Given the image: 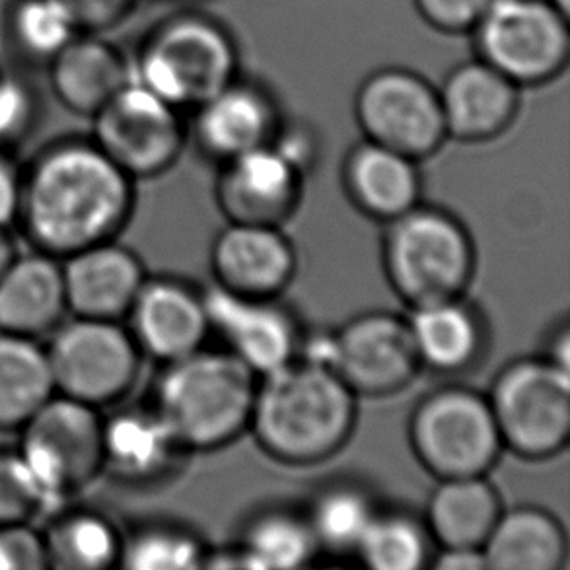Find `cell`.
I'll return each instance as SVG.
<instances>
[{
  "label": "cell",
  "instance_id": "obj_1",
  "mask_svg": "<svg viewBox=\"0 0 570 570\" xmlns=\"http://www.w3.org/2000/svg\"><path fill=\"white\" fill-rule=\"evenodd\" d=\"M132 207L135 179L94 140L57 142L20 179L18 216L33 246L55 259L116 238Z\"/></svg>",
  "mask_w": 570,
  "mask_h": 570
},
{
  "label": "cell",
  "instance_id": "obj_2",
  "mask_svg": "<svg viewBox=\"0 0 570 570\" xmlns=\"http://www.w3.org/2000/svg\"><path fill=\"white\" fill-rule=\"evenodd\" d=\"M358 397L335 372L294 358L257 379L249 434L288 468L330 462L353 439Z\"/></svg>",
  "mask_w": 570,
  "mask_h": 570
},
{
  "label": "cell",
  "instance_id": "obj_3",
  "mask_svg": "<svg viewBox=\"0 0 570 570\" xmlns=\"http://www.w3.org/2000/svg\"><path fill=\"white\" fill-rule=\"evenodd\" d=\"M163 366L153 407L187 454L223 450L249 431L257 376L226 348L203 347Z\"/></svg>",
  "mask_w": 570,
  "mask_h": 570
},
{
  "label": "cell",
  "instance_id": "obj_4",
  "mask_svg": "<svg viewBox=\"0 0 570 570\" xmlns=\"http://www.w3.org/2000/svg\"><path fill=\"white\" fill-rule=\"evenodd\" d=\"M380 259L385 281L409 309L465 296L478 271L468 226L423 200L385 223Z\"/></svg>",
  "mask_w": 570,
  "mask_h": 570
},
{
  "label": "cell",
  "instance_id": "obj_5",
  "mask_svg": "<svg viewBox=\"0 0 570 570\" xmlns=\"http://www.w3.org/2000/svg\"><path fill=\"white\" fill-rule=\"evenodd\" d=\"M20 455L43 514L55 517L104 468L98 409L55 393L20 426Z\"/></svg>",
  "mask_w": 570,
  "mask_h": 570
},
{
  "label": "cell",
  "instance_id": "obj_6",
  "mask_svg": "<svg viewBox=\"0 0 570 570\" xmlns=\"http://www.w3.org/2000/svg\"><path fill=\"white\" fill-rule=\"evenodd\" d=\"M129 69L131 80L181 111L197 108L236 80L238 57L223 26L205 16L184 14L158 26Z\"/></svg>",
  "mask_w": 570,
  "mask_h": 570
},
{
  "label": "cell",
  "instance_id": "obj_7",
  "mask_svg": "<svg viewBox=\"0 0 570 570\" xmlns=\"http://www.w3.org/2000/svg\"><path fill=\"white\" fill-rule=\"evenodd\" d=\"M407 439L434 481L489 478L504 452L487 393L465 385L426 393L409 415Z\"/></svg>",
  "mask_w": 570,
  "mask_h": 570
},
{
  "label": "cell",
  "instance_id": "obj_8",
  "mask_svg": "<svg viewBox=\"0 0 570 570\" xmlns=\"http://www.w3.org/2000/svg\"><path fill=\"white\" fill-rule=\"evenodd\" d=\"M487 400L510 454L546 462L569 446L570 371L546 356H525L502 366Z\"/></svg>",
  "mask_w": 570,
  "mask_h": 570
},
{
  "label": "cell",
  "instance_id": "obj_9",
  "mask_svg": "<svg viewBox=\"0 0 570 570\" xmlns=\"http://www.w3.org/2000/svg\"><path fill=\"white\" fill-rule=\"evenodd\" d=\"M473 33L479 59L520 88L548 82L569 62V18L556 0H491Z\"/></svg>",
  "mask_w": 570,
  "mask_h": 570
},
{
  "label": "cell",
  "instance_id": "obj_10",
  "mask_svg": "<svg viewBox=\"0 0 570 570\" xmlns=\"http://www.w3.org/2000/svg\"><path fill=\"white\" fill-rule=\"evenodd\" d=\"M46 355L55 393L96 409L131 392L142 358L127 327L92 317L61 325Z\"/></svg>",
  "mask_w": 570,
  "mask_h": 570
},
{
  "label": "cell",
  "instance_id": "obj_11",
  "mask_svg": "<svg viewBox=\"0 0 570 570\" xmlns=\"http://www.w3.org/2000/svg\"><path fill=\"white\" fill-rule=\"evenodd\" d=\"M92 127L94 142L135 181L170 170L186 145L179 109L135 80L92 117Z\"/></svg>",
  "mask_w": 570,
  "mask_h": 570
},
{
  "label": "cell",
  "instance_id": "obj_12",
  "mask_svg": "<svg viewBox=\"0 0 570 570\" xmlns=\"http://www.w3.org/2000/svg\"><path fill=\"white\" fill-rule=\"evenodd\" d=\"M355 116L364 139L416 163L448 140L439 90L411 70L384 69L366 78L356 94Z\"/></svg>",
  "mask_w": 570,
  "mask_h": 570
},
{
  "label": "cell",
  "instance_id": "obj_13",
  "mask_svg": "<svg viewBox=\"0 0 570 570\" xmlns=\"http://www.w3.org/2000/svg\"><path fill=\"white\" fill-rule=\"evenodd\" d=\"M332 368L358 400L405 392L421 374L407 316L372 309L332 330Z\"/></svg>",
  "mask_w": 570,
  "mask_h": 570
},
{
  "label": "cell",
  "instance_id": "obj_14",
  "mask_svg": "<svg viewBox=\"0 0 570 570\" xmlns=\"http://www.w3.org/2000/svg\"><path fill=\"white\" fill-rule=\"evenodd\" d=\"M210 335L255 376L293 363L301 351L302 330L293 312L278 298H254L220 286L203 288Z\"/></svg>",
  "mask_w": 570,
  "mask_h": 570
},
{
  "label": "cell",
  "instance_id": "obj_15",
  "mask_svg": "<svg viewBox=\"0 0 570 570\" xmlns=\"http://www.w3.org/2000/svg\"><path fill=\"white\" fill-rule=\"evenodd\" d=\"M304 178L269 142L220 164L216 205L226 223L283 228L301 205Z\"/></svg>",
  "mask_w": 570,
  "mask_h": 570
},
{
  "label": "cell",
  "instance_id": "obj_16",
  "mask_svg": "<svg viewBox=\"0 0 570 570\" xmlns=\"http://www.w3.org/2000/svg\"><path fill=\"white\" fill-rule=\"evenodd\" d=\"M213 285L254 298H281L298 271L294 244L281 226L226 223L210 244Z\"/></svg>",
  "mask_w": 570,
  "mask_h": 570
},
{
  "label": "cell",
  "instance_id": "obj_17",
  "mask_svg": "<svg viewBox=\"0 0 570 570\" xmlns=\"http://www.w3.org/2000/svg\"><path fill=\"white\" fill-rule=\"evenodd\" d=\"M125 317L140 355L160 364L207 347L210 337L203 288L179 278L147 277Z\"/></svg>",
  "mask_w": 570,
  "mask_h": 570
},
{
  "label": "cell",
  "instance_id": "obj_18",
  "mask_svg": "<svg viewBox=\"0 0 570 570\" xmlns=\"http://www.w3.org/2000/svg\"><path fill=\"white\" fill-rule=\"evenodd\" d=\"M65 259L67 309L77 317L124 320L147 281L139 257L114 239L80 249Z\"/></svg>",
  "mask_w": 570,
  "mask_h": 570
},
{
  "label": "cell",
  "instance_id": "obj_19",
  "mask_svg": "<svg viewBox=\"0 0 570 570\" xmlns=\"http://www.w3.org/2000/svg\"><path fill=\"white\" fill-rule=\"evenodd\" d=\"M439 96L448 139L462 142L497 139L520 106V86L481 59L452 70Z\"/></svg>",
  "mask_w": 570,
  "mask_h": 570
},
{
  "label": "cell",
  "instance_id": "obj_20",
  "mask_svg": "<svg viewBox=\"0 0 570 570\" xmlns=\"http://www.w3.org/2000/svg\"><path fill=\"white\" fill-rule=\"evenodd\" d=\"M155 407L125 409L104 419V468L129 485H153L174 475L186 458Z\"/></svg>",
  "mask_w": 570,
  "mask_h": 570
},
{
  "label": "cell",
  "instance_id": "obj_21",
  "mask_svg": "<svg viewBox=\"0 0 570 570\" xmlns=\"http://www.w3.org/2000/svg\"><path fill=\"white\" fill-rule=\"evenodd\" d=\"M343 189L361 215L385 224L421 203L423 176L413 158L364 139L345 158Z\"/></svg>",
  "mask_w": 570,
  "mask_h": 570
},
{
  "label": "cell",
  "instance_id": "obj_22",
  "mask_svg": "<svg viewBox=\"0 0 570 570\" xmlns=\"http://www.w3.org/2000/svg\"><path fill=\"white\" fill-rule=\"evenodd\" d=\"M195 109V139L200 150L218 164L269 145L281 124L269 96L238 80H232Z\"/></svg>",
  "mask_w": 570,
  "mask_h": 570
},
{
  "label": "cell",
  "instance_id": "obj_23",
  "mask_svg": "<svg viewBox=\"0 0 570 570\" xmlns=\"http://www.w3.org/2000/svg\"><path fill=\"white\" fill-rule=\"evenodd\" d=\"M407 324L423 371L460 376L485 355V320L465 296L411 308Z\"/></svg>",
  "mask_w": 570,
  "mask_h": 570
},
{
  "label": "cell",
  "instance_id": "obj_24",
  "mask_svg": "<svg viewBox=\"0 0 570 570\" xmlns=\"http://www.w3.org/2000/svg\"><path fill=\"white\" fill-rule=\"evenodd\" d=\"M49 85L62 108L92 119L129 80L131 69L100 33L80 31L47 62Z\"/></svg>",
  "mask_w": 570,
  "mask_h": 570
},
{
  "label": "cell",
  "instance_id": "obj_25",
  "mask_svg": "<svg viewBox=\"0 0 570 570\" xmlns=\"http://www.w3.org/2000/svg\"><path fill=\"white\" fill-rule=\"evenodd\" d=\"M67 312L62 265L53 255H16L0 277V332L38 337Z\"/></svg>",
  "mask_w": 570,
  "mask_h": 570
},
{
  "label": "cell",
  "instance_id": "obj_26",
  "mask_svg": "<svg viewBox=\"0 0 570 570\" xmlns=\"http://www.w3.org/2000/svg\"><path fill=\"white\" fill-rule=\"evenodd\" d=\"M497 487L483 478L442 479L429 494L424 525L434 549H481L501 517Z\"/></svg>",
  "mask_w": 570,
  "mask_h": 570
},
{
  "label": "cell",
  "instance_id": "obj_27",
  "mask_svg": "<svg viewBox=\"0 0 570 570\" xmlns=\"http://www.w3.org/2000/svg\"><path fill=\"white\" fill-rule=\"evenodd\" d=\"M487 570H563L569 538L559 518L532 504L502 509L483 546Z\"/></svg>",
  "mask_w": 570,
  "mask_h": 570
},
{
  "label": "cell",
  "instance_id": "obj_28",
  "mask_svg": "<svg viewBox=\"0 0 570 570\" xmlns=\"http://www.w3.org/2000/svg\"><path fill=\"white\" fill-rule=\"evenodd\" d=\"M234 553L238 569L296 570L308 567L320 549L304 512L273 507L247 520Z\"/></svg>",
  "mask_w": 570,
  "mask_h": 570
},
{
  "label": "cell",
  "instance_id": "obj_29",
  "mask_svg": "<svg viewBox=\"0 0 570 570\" xmlns=\"http://www.w3.org/2000/svg\"><path fill=\"white\" fill-rule=\"evenodd\" d=\"M53 395L46 348L31 337L0 332V431L20 429Z\"/></svg>",
  "mask_w": 570,
  "mask_h": 570
},
{
  "label": "cell",
  "instance_id": "obj_30",
  "mask_svg": "<svg viewBox=\"0 0 570 570\" xmlns=\"http://www.w3.org/2000/svg\"><path fill=\"white\" fill-rule=\"evenodd\" d=\"M47 567L106 570L119 567L124 538L108 518L96 512H57L43 533Z\"/></svg>",
  "mask_w": 570,
  "mask_h": 570
},
{
  "label": "cell",
  "instance_id": "obj_31",
  "mask_svg": "<svg viewBox=\"0 0 570 570\" xmlns=\"http://www.w3.org/2000/svg\"><path fill=\"white\" fill-rule=\"evenodd\" d=\"M379 504L364 487L340 481L320 489L304 510L320 553L355 556Z\"/></svg>",
  "mask_w": 570,
  "mask_h": 570
},
{
  "label": "cell",
  "instance_id": "obj_32",
  "mask_svg": "<svg viewBox=\"0 0 570 570\" xmlns=\"http://www.w3.org/2000/svg\"><path fill=\"white\" fill-rule=\"evenodd\" d=\"M432 553L434 543L423 517L379 509L353 557L372 570H423L429 569Z\"/></svg>",
  "mask_w": 570,
  "mask_h": 570
},
{
  "label": "cell",
  "instance_id": "obj_33",
  "mask_svg": "<svg viewBox=\"0 0 570 570\" xmlns=\"http://www.w3.org/2000/svg\"><path fill=\"white\" fill-rule=\"evenodd\" d=\"M208 551L197 533L176 524H148L124 538L119 567L129 570L205 569Z\"/></svg>",
  "mask_w": 570,
  "mask_h": 570
},
{
  "label": "cell",
  "instance_id": "obj_34",
  "mask_svg": "<svg viewBox=\"0 0 570 570\" xmlns=\"http://www.w3.org/2000/svg\"><path fill=\"white\" fill-rule=\"evenodd\" d=\"M7 23L16 51L46 65L80 33L61 0H14Z\"/></svg>",
  "mask_w": 570,
  "mask_h": 570
},
{
  "label": "cell",
  "instance_id": "obj_35",
  "mask_svg": "<svg viewBox=\"0 0 570 570\" xmlns=\"http://www.w3.org/2000/svg\"><path fill=\"white\" fill-rule=\"evenodd\" d=\"M43 517L38 491L16 452H0V525L30 524Z\"/></svg>",
  "mask_w": 570,
  "mask_h": 570
},
{
  "label": "cell",
  "instance_id": "obj_36",
  "mask_svg": "<svg viewBox=\"0 0 570 570\" xmlns=\"http://www.w3.org/2000/svg\"><path fill=\"white\" fill-rule=\"evenodd\" d=\"M38 116V101L30 86L0 70V148L22 140Z\"/></svg>",
  "mask_w": 570,
  "mask_h": 570
},
{
  "label": "cell",
  "instance_id": "obj_37",
  "mask_svg": "<svg viewBox=\"0 0 570 570\" xmlns=\"http://www.w3.org/2000/svg\"><path fill=\"white\" fill-rule=\"evenodd\" d=\"M47 569L43 533L30 524L0 525V570Z\"/></svg>",
  "mask_w": 570,
  "mask_h": 570
},
{
  "label": "cell",
  "instance_id": "obj_38",
  "mask_svg": "<svg viewBox=\"0 0 570 570\" xmlns=\"http://www.w3.org/2000/svg\"><path fill=\"white\" fill-rule=\"evenodd\" d=\"M491 0H415L426 22L442 31H468L479 22Z\"/></svg>",
  "mask_w": 570,
  "mask_h": 570
},
{
  "label": "cell",
  "instance_id": "obj_39",
  "mask_svg": "<svg viewBox=\"0 0 570 570\" xmlns=\"http://www.w3.org/2000/svg\"><path fill=\"white\" fill-rule=\"evenodd\" d=\"M78 31L101 33L124 22L137 0H61Z\"/></svg>",
  "mask_w": 570,
  "mask_h": 570
},
{
  "label": "cell",
  "instance_id": "obj_40",
  "mask_svg": "<svg viewBox=\"0 0 570 570\" xmlns=\"http://www.w3.org/2000/svg\"><path fill=\"white\" fill-rule=\"evenodd\" d=\"M271 145L277 148L278 155L286 158L304 176L316 164L317 140L314 132H309L304 125L278 124Z\"/></svg>",
  "mask_w": 570,
  "mask_h": 570
},
{
  "label": "cell",
  "instance_id": "obj_41",
  "mask_svg": "<svg viewBox=\"0 0 570 570\" xmlns=\"http://www.w3.org/2000/svg\"><path fill=\"white\" fill-rule=\"evenodd\" d=\"M18 205L20 178L8 160L4 148H0V230H8V226L18 218Z\"/></svg>",
  "mask_w": 570,
  "mask_h": 570
},
{
  "label": "cell",
  "instance_id": "obj_42",
  "mask_svg": "<svg viewBox=\"0 0 570 570\" xmlns=\"http://www.w3.org/2000/svg\"><path fill=\"white\" fill-rule=\"evenodd\" d=\"M429 569L487 570V563L481 549H434Z\"/></svg>",
  "mask_w": 570,
  "mask_h": 570
},
{
  "label": "cell",
  "instance_id": "obj_43",
  "mask_svg": "<svg viewBox=\"0 0 570 570\" xmlns=\"http://www.w3.org/2000/svg\"><path fill=\"white\" fill-rule=\"evenodd\" d=\"M541 356H546L548 361L557 364V366L570 371V332L567 322L559 325L556 333L549 337L546 351Z\"/></svg>",
  "mask_w": 570,
  "mask_h": 570
},
{
  "label": "cell",
  "instance_id": "obj_44",
  "mask_svg": "<svg viewBox=\"0 0 570 570\" xmlns=\"http://www.w3.org/2000/svg\"><path fill=\"white\" fill-rule=\"evenodd\" d=\"M16 257L14 244L8 236V230H0V277Z\"/></svg>",
  "mask_w": 570,
  "mask_h": 570
}]
</instances>
